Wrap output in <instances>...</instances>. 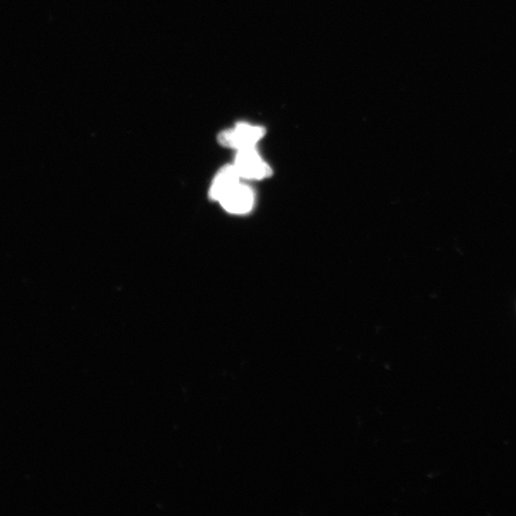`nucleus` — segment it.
<instances>
[{
    "label": "nucleus",
    "mask_w": 516,
    "mask_h": 516,
    "mask_svg": "<svg viewBox=\"0 0 516 516\" xmlns=\"http://www.w3.org/2000/svg\"><path fill=\"white\" fill-rule=\"evenodd\" d=\"M265 135V130L257 125L240 123L232 130H227L218 135L221 146L236 150L256 148Z\"/></svg>",
    "instance_id": "1"
},
{
    "label": "nucleus",
    "mask_w": 516,
    "mask_h": 516,
    "mask_svg": "<svg viewBox=\"0 0 516 516\" xmlns=\"http://www.w3.org/2000/svg\"><path fill=\"white\" fill-rule=\"evenodd\" d=\"M233 165L241 179L262 180L272 175L270 165L261 158L256 148L237 150Z\"/></svg>",
    "instance_id": "2"
},
{
    "label": "nucleus",
    "mask_w": 516,
    "mask_h": 516,
    "mask_svg": "<svg viewBox=\"0 0 516 516\" xmlns=\"http://www.w3.org/2000/svg\"><path fill=\"white\" fill-rule=\"evenodd\" d=\"M255 201L256 197L254 190L241 182L219 203L223 208L230 214L246 215L253 210Z\"/></svg>",
    "instance_id": "3"
},
{
    "label": "nucleus",
    "mask_w": 516,
    "mask_h": 516,
    "mask_svg": "<svg viewBox=\"0 0 516 516\" xmlns=\"http://www.w3.org/2000/svg\"><path fill=\"white\" fill-rule=\"evenodd\" d=\"M241 178L233 165L223 166L211 185V199L219 203L235 186L241 182Z\"/></svg>",
    "instance_id": "4"
}]
</instances>
